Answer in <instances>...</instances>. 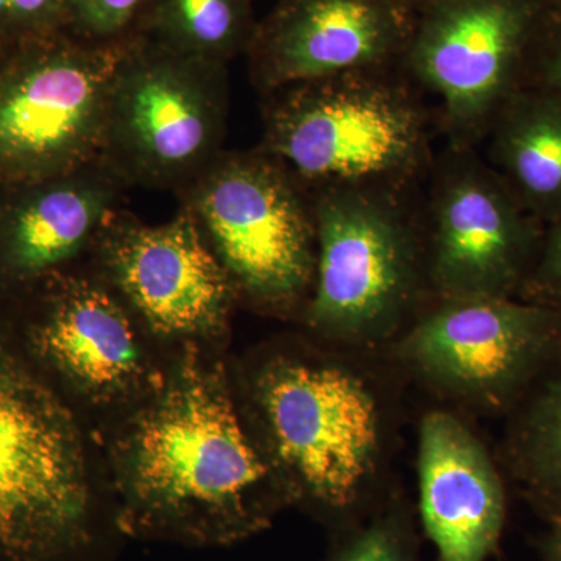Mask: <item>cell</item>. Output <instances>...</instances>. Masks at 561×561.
I'll return each mask as SVG.
<instances>
[{"label": "cell", "mask_w": 561, "mask_h": 561, "mask_svg": "<svg viewBox=\"0 0 561 561\" xmlns=\"http://www.w3.org/2000/svg\"><path fill=\"white\" fill-rule=\"evenodd\" d=\"M0 316L24 353L91 431L161 386L162 345L87 262L0 297Z\"/></svg>", "instance_id": "8992f818"}, {"label": "cell", "mask_w": 561, "mask_h": 561, "mask_svg": "<svg viewBox=\"0 0 561 561\" xmlns=\"http://www.w3.org/2000/svg\"><path fill=\"white\" fill-rule=\"evenodd\" d=\"M398 2L402 3L405 9L413 11V13L419 14L421 10L430 7L431 3H434L435 0H398Z\"/></svg>", "instance_id": "484cf974"}, {"label": "cell", "mask_w": 561, "mask_h": 561, "mask_svg": "<svg viewBox=\"0 0 561 561\" xmlns=\"http://www.w3.org/2000/svg\"><path fill=\"white\" fill-rule=\"evenodd\" d=\"M176 198L239 306L297 323L316 276L317 227L311 192L294 173L256 147L225 149Z\"/></svg>", "instance_id": "52a82bcc"}, {"label": "cell", "mask_w": 561, "mask_h": 561, "mask_svg": "<svg viewBox=\"0 0 561 561\" xmlns=\"http://www.w3.org/2000/svg\"><path fill=\"white\" fill-rule=\"evenodd\" d=\"M416 14L398 0H279L247 51L261 94L359 70L400 68Z\"/></svg>", "instance_id": "5bb4252c"}, {"label": "cell", "mask_w": 561, "mask_h": 561, "mask_svg": "<svg viewBox=\"0 0 561 561\" xmlns=\"http://www.w3.org/2000/svg\"><path fill=\"white\" fill-rule=\"evenodd\" d=\"M262 98L256 149L306 190L413 191L430 173L431 116L400 68L300 81Z\"/></svg>", "instance_id": "277c9868"}, {"label": "cell", "mask_w": 561, "mask_h": 561, "mask_svg": "<svg viewBox=\"0 0 561 561\" xmlns=\"http://www.w3.org/2000/svg\"><path fill=\"white\" fill-rule=\"evenodd\" d=\"M549 10H561V0H545Z\"/></svg>", "instance_id": "83f0119b"}, {"label": "cell", "mask_w": 561, "mask_h": 561, "mask_svg": "<svg viewBox=\"0 0 561 561\" xmlns=\"http://www.w3.org/2000/svg\"><path fill=\"white\" fill-rule=\"evenodd\" d=\"M502 471L546 524L561 522V354L505 415Z\"/></svg>", "instance_id": "ac0fdd59"}, {"label": "cell", "mask_w": 561, "mask_h": 561, "mask_svg": "<svg viewBox=\"0 0 561 561\" xmlns=\"http://www.w3.org/2000/svg\"><path fill=\"white\" fill-rule=\"evenodd\" d=\"M124 540L90 426L0 316V561H113Z\"/></svg>", "instance_id": "3957f363"}, {"label": "cell", "mask_w": 561, "mask_h": 561, "mask_svg": "<svg viewBox=\"0 0 561 561\" xmlns=\"http://www.w3.org/2000/svg\"><path fill=\"white\" fill-rule=\"evenodd\" d=\"M416 507L400 489L364 522L328 535L321 561H423Z\"/></svg>", "instance_id": "ffe728a7"}, {"label": "cell", "mask_w": 561, "mask_h": 561, "mask_svg": "<svg viewBox=\"0 0 561 561\" xmlns=\"http://www.w3.org/2000/svg\"><path fill=\"white\" fill-rule=\"evenodd\" d=\"M545 0H435L416 14L400 69L438 101L449 146L478 149L523 87Z\"/></svg>", "instance_id": "8fae6325"}, {"label": "cell", "mask_w": 561, "mask_h": 561, "mask_svg": "<svg viewBox=\"0 0 561 561\" xmlns=\"http://www.w3.org/2000/svg\"><path fill=\"white\" fill-rule=\"evenodd\" d=\"M420 209L432 298L519 297L546 228L471 147L446 146Z\"/></svg>", "instance_id": "4fadbf2b"}, {"label": "cell", "mask_w": 561, "mask_h": 561, "mask_svg": "<svg viewBox=\"0 0 561 561\" xmlns=\"http://www.w3.org/2000/svg\"><path fill=\"white\" fill-rule=\"evenodd\" d=\"M486 162L542 227L561 217V98L522 87L494 117ZM482 142V144H483Z\"/></svg>", "instance_id": "e0dca14e"}, {"label": "cell", "mask_w": 561, "mask_h": 561, "mask_svg": "<svg viewBox=\"0 0 561 561\" xmlns=\"http://www.w3.org/2000/svg\"><path fill=\"white\" fill-rule=\"evenodd\" d=\"M84 262L162 345L228 348L241 306L186 209L160 225L117 209Z\"/></svg>", "instance_id": "7c38bea8"}, {"label": "cell", "mask_w": 561, "mask_h": 561, "mask_svg": "<svg viewBox=\"0 0 561 561\" xmlns=\"http://www.w3.org/2000/svg\"><path fill=\"white\" fill-rule=\"evenodd\" d=\"M413 191H309L317 264L298 330L330 345L383 354L432 300Z\"/></svg>", "instance_id": "5b68a950"}, {"label": "cell", "mask_w": 561, "mask_h": 561, "mask_svg": "<svg viewBox=\"0 0 561 561\" xmlns=\"http://www.w3.org/2000/svg\"><path fill=\"white\" fill-rule=\"evenodd\" d=\"M523 87L540 88L561 98V10L548 9L531 46Z\"/></svg>", "instance_id": "603a6c76"}, {"label": "cell", "mask_w": 561, "mask_h": 561, "mask_svg": "<svg viewBox=\"0 0 561 561\" xmlns=\"http://www.w3.org/2000/svg\"><path fill=\"white\" fill-rule=\"evenodd\" d=\"M228 114V66L136 36L114 72L102 157L128 186L176 195L225 150Z\"/></svg>", "instance_id": "9c48e42d"}, {"label": "cell", "mask_w": 561, "mask_h": 561, "mask_svg": "<svg viewBox=\"0 0 561 561\" xmlns=\"http://www.w3.org/2000/svg\"><path fill=\"white\" fill-rule=\"evenodd\" d=\"M125 46L61 32L11 47L0 65V184L60 175L102 157Z\"/></svg>", "instance_id": "30bf717a"}, {"label": "cell", "mask_w": 561, "mask_h": 561, "mask_svg": "<svg viewBox=\"0 0 561 561\" xmlns=\"http://www.w3.org/2000/svg\"><path fill=\"white\" fill-rule=\"evenodd\" d=\"M540 561H561V522L546 524V529L531 538Z\"/></svg>", "instance_id": "d4e9b609"}, {"label": "cell", "mask_w": 561, "mask_h": 561, "mask_svg": "<svg viewBox=\"0 0 561 561\" xmlns=\"http://www.w3.org/2000/svg\"><path fill=\"white\" fill-rule=\"evenodd\" d=\"M128 190L103 157L60 175L0 184V297L87 260Z\"/></svg>", "instance_id": "2e32d148"}, {"label": "cell", "mask_w": 561, "mask_h": 561, "mask_svg": "<svg viewBox=\"0 0 561 561\" xmlns=\"http://www.w3.org/2000/svg\"><path fill=\"white\" fill-rule=\"evenodd\" d=\"M11 47L13 46H9V44L3 43V41L0 39V65L5 60L7 54H9Z\"/></svg>", "instance_id": "4316f807"}, {"label": "cell", "mask_w": 561, "mask_h": 561, "mask_svg": "<svg viewBox=\"0 0 561 561\" xmlns=\"http://www.w3.org/2000/svg\"><path fill=\"white\" fill-rule=\"evenodd\" d=\"M383 354L448 408L505 416L560 356L561 306L432 298Z\"/></svg>", "instance_id": "ba28073f"}, {"label": "cell", "mask_w": 561, "mask_h": 561, "mask_svg": "<svg viewBox=\"0 0 561 561\" xmlns=\"http://www.w3.org/2000/svg\"><path fill=\"white\" fill-rule=\"evenodd\" d=\"M230 365L243 419L290 508L332 535L390 500L405 379L386 354L297 330Z\"/></svg>", "instance_id": "7a4b0ae2"}, {"label": "cell", "mask_w": 561, "mask_h": 561, "mask_svg": "<svg viewBox=\"0 0 561 561\" xmlns=\"http://www.w3.org/2000/svg\"><path fill=\"white\" fill-rule=\"evenodd\" d=\"M125 540L227 548L290 508L232 383L227 350H172L157 390L92 431Z\"/></svg>", "instance_id": "6da1fadb"}, {"label": "cell", "mask_w": 561, "mask_h": 561, "mask_svg": "<svg viewBox=\"0 0 561 561\" xmlns=\"http://www.w3.org/2000/svg\"><path fill=\"white\" fill-rule=\"evenodd\" d=\"M416 479V515L438 561H489L500 553L507 478L465 413L448 405L423 413Z\"/></svg>", "instance_id": "9a60e30c"}, {"label": "cell", "mask_w": 561, "mask_h": 561, "mask_svg": "<svg viewBox=\"0 0 561 561\" xmlns=\"http://www.w3.org/2000/svg\"><path fill=\"white\" fill-rule=\"evenodd\" d=\"M68 32L66 0H0V39L9 46Z\"/></svg>", "instance_id": "7402d4cb"}, {"label": "cell", "mask_w": 561, "mask_h": 561, "mask_svg": "<svg viewBox=\"0 0 561 561\" xmlns=\"http://www.w3.org/2000/svg\"><path fill=\"white\" fill-rule=\"evenodd\" d=\"M151 0H66L68 32L81 39L122 44L136 38Z\"/></svg>", "instance_id": "44dd1931"}, {"label": "cell", "mask_w": 561, "mask_h": 561, "mask_svg": "<svg viewBox=\"0 0 561 561\" xmlns=\"http://www.w3.org/2000/svg\"><path fill=\"white\" fill-rule=\"evenodd\" d=\"M518 298L561 306V217L546 227L540 253Z\"/></svg>", "instance_id": "cb8c5ba5"}, {"label": "cell", "mask_w": 561, "mask_h": 561, "mask_svg": "<svg viewBox=\"0 0 561 561\" xmlns=\"http://www.w3.org/2000/svg\"><path fill=\"white\" fill-rule=\"evenodd\" d=\"M257 24L251 0H151L138 36L184 57L228 66L247 55Z\"/></svg>", "instance_id": "d6986e66"}]
</instances>
